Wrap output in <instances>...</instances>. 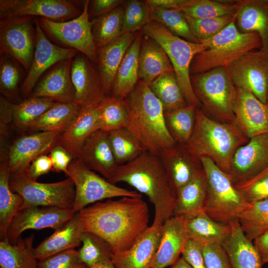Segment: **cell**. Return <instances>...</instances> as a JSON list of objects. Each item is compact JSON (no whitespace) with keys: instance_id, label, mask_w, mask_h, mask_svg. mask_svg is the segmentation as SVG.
<instances>
[{"instance_id":"b9f144b4","label":"cell","mask_w":268,"mask_h":268,"mask_svg":"<svg viewBox=\"0 0 268 268\" xmlns=\"http://www.w3.org/2000/svg\"><path fill=\"white\" fill-rule=\"evenodd\" d=\"M124 8L119 6L92 21V32L97 48L102 47L122 34Z\"/></svg>"},{"instance_id":"681fc988","label":"cell","mask_w":268,"mask_h":268,"mask_svg":"<svg viewBox=\"0 0 268 268\" xmlns=\"http://www.w3.org/2000/svg\"><path fill=\"white\" fill-rule=\"evenodd\" d=\"M249 203L268 198V166L254 176L234 184Z\"/></svg>"},{"instance_id":"9f6ffc18","label":"cell","mask_w":268,"mask_h":268,"mask_svg":"<svg viewBox=\"0 0 268 268\" xmlns=\"http://www.w3.org/2000/svg\"><path fill=\"white\" fill-rule=\"evenodd\" d=\"M50 152L49 156L52 162V170L65 173L69 165L74 159L73 156L64 147L59 145H55Z\"/></svg>"},{"instance_id":"816d5d0a","label":"cell","mask_w":268,"mask_h":268,"mask_svg":"<svg viewBox=\"0 0 268 268\" xmlns=\"http://www.w3.org/2000/svg\"><path fill=\"white\" fill-rule=\"evenodd\" d=\"M151 20L150 8L145 1L129 0L124 8L122 34L135 32Z\"/></svg>"},{"instance_id":"8fae6325","label":"cell","mask_w":268,"mask_h":268,"mask_svg":"<svg viewBox=\"0 0 268 268\" xmlns=\"http://www.w3.org/2000/svg\"><path fill=\"white\" fill-rule=\"evenodd\" d=\"M89 0L84 1L82 11L77 17L58 22L41 17H34L45 33L55 40L79 51L97 63V50L92 32V21L89 20Z\"/></svg>"},{"instance_id":"4316f807","label":"cell","mask_w":268,"mask_h":268,"mask_svg":"<svg viewBox=\"0 0 268 268\" xmlns=\"http://www.w3.org/2000/svg\"><path fill=\"white\" fill-rule=\"evenodd\" d=\"M136 35L135 32L123 33L108 44L97 48L99 75L106 94L112 91L118 67Z\"/></svg>"},{"instance_id":"11a10c76","label":"cell","mask_w":268,"mask_h":268,"mask_svg":"<svg viewBox=\"0 0 268 268\" xmlns=\"http://www.w3.org/2000/svg\"><path fill=\"white\" fill-rule=\"evenodd\" d=\"M182 255L193 268H206L202 246L198 243L188 239L182 250Z\"/></svg>"},{"instance_id":"7c38bea8","label":"cell","mask_w":268,"mask_h":268,"mask_svg":"<svg viewBox=\"0 0 268 268\" xmlns=\"http://www.w3.org/2000/svg\"><path fill=\"white\" fill-rule=\"evenodd\" d=\"M32 17H12L0 19V53L15 59L28 72L36 46V29Z\"/></svg>"},{"instance_id":"6da1fadb","label":"cell","mask_w":268,"mask_h":268,"mask_svg":"<svg viewBox=\"0 0 268 268\" xmlns=\"http://www.w3.org/2000/svg\"><path fill=\"white\" fill-rule=\"evenodd\" d=\"M78 213L85 231L103 239L114 254L130 249L149 227V210L142 197L98 201Z\"/></svg>"},{"instance_id":"f1b7e54d","label":"cell","mask_w":268,"mask_h":268,"mask_svg":"<svg viewBox=\"0 0 268 268\" xmlns=\"http://www.w3.org/2000/svg\"><path fill=\"white\" fill-rule=\"evenodd\" d=\"M231 232L222 246L232 268H262L263 263L254 243L245 234L238 220L229 223Z\"/></svg>"},{"instance_id":"9c48e42d","label":"cell","mask_w":268,"mask_h":268,"mask_svg":"<svg viewBox=\"0 0 268 268\" xmlns=\"http://www.w3.org/2000/svg\"><path fill=\"white\" fill-rule=\"evenodd\" d=\"M190 79L196 95L209 111L222 118H234L236 87L226 67L191 75Z\"/></svg>"},{"instance_id":"52a82bcc","label":"cell","mask_w":268,"mask_h":268,"mask_svg":"<svg viewBox=\"0 0 268 268\" xmlns=\"http://www.w3.org/2000/svg\"><path fill=\"white\" fill-rule=\"evenodd\" d=\"M144 35L155 41L164 49L188 105L199 106L190 79V66L194 57L206 48L201 43L188 41L172 33L161 24L151 20L142 29Z\"/></svg>"},{"instance_id":"7dc6e473","label":"cell","mask_w":268,"mask_h":268,"mask_svg":"<svg viewBox=\"0 0 268 268\" xmlns=\"http://www.w3.org/2000/svg\"><path fill=\"white\" fill-rule=\"evenodd\" d=\"M82 246L78 250L80 259L86 267L112 260L113 252L109 245L97 235L84 231L81 237Z\"/></svg>"},{"instance_id":"f5cc1de1","label":"cell","mask_w":268,"mask_h":268,"mask_svg":"<svg viewBox=\"0 0 268 268\" xmlns=\"http://www.w3.org/2000/svg\"><path fill=\"white\" fill-rule=\"evenodd\" d=\"M78 250H67L39 261L38 268H86Z\"/></svg>"},{"instance_id":"7a4b0ae2","label":"cell","mask_w":268,"mask_h":268,"mask_svg":"<svg viewBox=\"0 0 268 268\" xmlns=\"http://www.w3.org/2000/svg\"><path fill=\"white\" fill-rule=\"evenodd\" d=\"M126 183L143 194L153 205V224L162 225L173 216L176 193L159 156L144 151L126 164L119 165L109 181Z\"/></svg>"},{"instance_id":"30bf717a","label":"cell","mask_w":268,"mask_h":268,"mask_svg":"<svg viewBox=\"0 0 268 268\" xmlns=\"http://www.w3.org/2000/svg\"><path fill=\"white\" fill-rule=\"evenodd\" d=\"M65 174L72 179L75 185V196L72 208L75 212L105 199L142 197V195L135 191L118 187L102 178L77 160H72Z\"/></svg>"},{"instance_id":"d6986e66","label":"cell","mask_w":268,"mask_h":268,"mask_svg":"<svg viewBox=\"0 0 268 268\" xmlns=\"http://www.w3.org/2000/svg\"><path fill=\"white\" fill-rule=\"evenodd\" d=\"M233 112L235 121L247 137L268 134V105L250 91L236 87Z\"/></svg>"},{"instance_id":"484cf974","label":"cell","mask_w":268,"mask_h":268,"mask_svg":"<svg viewBox=\"0 0 268 268\" xmlns=\"http://www.w3.org/2000/svg\"><path fill=\"white\" fill-rule=\"evenodd\" d=\"M85 231L78 212L64 225L55 230L34 248V255L39 261L62 252L79 246L81 237Z\"/></svg>"},{"instance_id":"d590c367","label":"cell","mask_w":268,"mask_h":268,"mask_svg":"<svg viewBox=\"0 0 268 268\" xmlns=\"http://www.w3.org/2000/svg\"><path fill=\"white\" fill-rule=\"evenodd\" d=\"M34 235L18 238L15 244L7 238L0 242V268H38L34 255Z\"/></svg>"},{"instance_id":"1f68e13d","label":"cell","mask_w":268,"mask_h":268,"mask_svg":"<svg viewBox=\"0 0 268 268\" xmlns=\"http://www.w3.org/2000/svg\"><path fill=\"white\" fill-rule=\"evenodd\" d=\"M144 38L139 53L138 77L149 85L161 74L174 71V69L162 47L150 37Z\"/></svg>"},{"instance_id":"db71d44e","label":"cell","mask_w":268,"mask_h":268,"mask_svg":"<svg viewBox=\"0 0 268 268\" xmlns=\"http://www.w3.org/2000/svg\"><path fill=\"white\" fill-rule=\"evenodd\" d=\"M206 268H232L228 256L221 245L202 246Z\"/></svg>"},{"instance_id":"680465c9","label":"cell","mask_w":268,"mask_h":268,"mask_svg":"<svg viewBox=\"0 0 268 268\" xmlns=\"http://www.w3.org/2000/svg\"><path fill=\"white\" fill-rule=\"evenodd\" d=\"M121 0H94L91 2L88 13L90 16L99 17L114 10L123 2Z\"/></svg>"},{"instance_id":"603a6c76","label":"cell","mask_w":268,"mask_h":268,"mask_svg":"<svg viewBox=\"0 0 268 268\" xmlns=\"http://www.w3.org/2000/svg\"><path fill=\"white\" fill-rule=\"evenodd\" d=\"M75 160L90 170L99 172L108 181L119 166L112 150L108 134L101 130L94 132L86 140Z\"/></svg>"},{"instance_id":"e7e4bbea","label":"cell","mask_w":268,"mask_h":268,"mask_svg":"<svg viewBox=\"0 0 268 268\" xmlns=\"http://www.w3.org/2000/svg\"><path fill=\"white\" fill-rule=\"evenodd\" d=\"M86 268H116L112 260H107L100 262Z\"/></svg>"},{"instance_id":"be15d7a7","label":"cell","mask_w":268,"mask_h":268,"mask_svg":"<svg viewBox=\"0 0 268 268\" xmlns=\"http://www.w3.org/2000/svg\"><path fill=\"white\" fill-rule=\"evenodd\" d=\"M171 268H193L185 259L182 257L171 265Z\"/></svg>"},{"instance_id":"003e7915","label":"cell","mask_w":268,"mask_h":268,"mask_svg":"<svg viewBox=\"0 0 268 268\" xmlns=\"http://www.w3.org/2000/svg\"></svg>"},{"instance_id":"ab89813d","label":"cell","mask_w":268,"mask_h":268,"mask_svg":"<svg viewBox=\"0 0 268 268\" xmlns=\"http://www.w3.org/2000/svg\"><path fill=\"white\" fill-rule=\"evenodd\" d=\"M238 220L245 235L253 241L268 230V198L249 203Z\"/></svg>"},{"instance_id":"03108f58","label":"cell","mask_w":268,"mask_h":268,"mask_svg":"<svg viewBox=\"0 0 268 268\" xmlns=\"http://www.w3.org/2000/svg\"><path fill=\"white\" fill-rule=\"evenodd\" d=\"M267 104L268 105V95H267Z\"/></svg>"},{"instance_id":"d6a6232c","label":"cell","mask_w":268,"mask_h":268,"mask_svg":"<svg viewBox=\"0 0 268 268\" xmlns=\"http://www.w3.org/2000/svg\"><path fill=\"white\" fill-rule=\"evenodd\" d=\"M141 42V34L139 32L128 49L117 71L111 91L112 95L124 99L137 84Z\"/></svg>"},{"instance_id":"7402d4cb","label":"cell","mask_w":268,"mask_h":268,"mask_svg":"<svg viewBox=\"0 0 268 268\" xmlns=\"http://www.w3.org/2000/svg\"><path fill=\"white\" fill-rule=\"evenodd\" d=\"M162 225L152 224L128 250L113 254L116 268H150L160 243Z\"/></svg>"},{"instance_id":"ffe728a7","label":"cell","mask_w":268,"mask_h":268,"mask_svg":"<svg viewBox=\"0 0 268 268\" xmlns=\"http://www.w3.org/2000/svg\"><path fill=\"white\" fill-rule=\"evenodd\" d=\"M268 166V134H265L250 138L248 143L237 149L228 175L235 184Z\"/></svg>"},{"instance_id":"cb8c5ba5","label":"cell","mask_w":268,"mask_h":268,"mask_svg":"<svg viewBox=\"0 0 268 268\" xmlns=\"http://www.w3.org/2000/svg\"><path fill=\"white\" fill-rule=\"evenodd\" d=\"M159 156L175 193L201 171L196 161L198 157L187 144L176 143Z\"/></svg>"},{"instance_id":"44dd1931","label":"cell","mask_w":268,"mask_h":268,"mask_svg":"<svg viewBox=\"0 0 268 268\" xmlns=\"http://www.w3.org/2000/svg\"><path fill=\"white\" fill-rule=\"evenodd\" d=\"M72 59L62 61L54 65L37 83L30 97L48 98L55 102L76 103L70 75Z\"/></svg>"},{"instance_id":"f907efd6","label":"cell","mask_w":268,"mask_h":268,"mask_svg":"<svg viewBox=\"0 0 268 268\" xmlns=\"http://www.w3.org/2000/svg\"><path fill=\"white\" fill-rule=\"evenodd\" d=\"M190 28L200 43L221 32L230 23L234 22L236 15H228L212 18L198 19L185 15Z\"/></svg>"},{"instance_id":"9a60e30c","label":"cell","mask_w":268,"mask_h":268,"mask_svg":"<svg viewBox=\"0 0 268 268\" xmlns=\"http://www.w3.org/2000/svg\"><path fill=\"white\" fill-rule=\"evenodd\" d=\"M33 20L36 46L30 68L20 88L24 98L31 95L41 76L47 69L60 62L73 59L78 52L73 49L61 47L52 43L35 18Z\"/></svg>"},{"instance_id":"94428289","label":"cell","mask_w":268,"mask_h":268,"mask_svg":"<svg viewBox=\"0 0 268 268\" xmlns=\"http://www.w3.org/2000/svg\"><path fill=\"white\" fill-rule=\"evenodd\" d=\"M191 0H147L145 1L149 7H162L180 10Z\"/></svg>"},{"instance_id":"836d02e7","label":"cell","mask_w":268,"mask_h":268,"mask_svg":"<svg viewBox=\"0 0 268 268\" xmlns=\"http://www.w3.org/2000/svg\"><path fill=\"white\" fill-rule=\"evenodd\" d=\"M188 238L201 246L221 245L227 239L231 232L230 224L217 222L204 210L194 217L186 220Z\"/></svg>"},{"instance_id":"6f0895ef","label":"cell","mask_w":268,"mask_h":268,"mask_svg":"<svg viewBox=\"0 0 268 268\" xmlns=\"http://www.w3.org/2000/svg\"><path fill=\"white\" fill-rule=\"evenodd\" d=\"M52 168V162L50 156L43 154L31 163L25 173L30 179L36 181L41 176L48 173Z\"/></svg>"},{"instance_id":"5b68a950","label":"cell","mask_w":268,"mask_h":268,"mask_svg":"<svg viewBox=\"0 0 268 268\" xmlns=\"http://www.w3.org/2000/svg\"><path fill=\"white\" fill-rule=\"evenodd\" d=\"M201 43L206 48L193 58L190 66L191 75L226 67L242 56L262 47L261 39L257 33L241 32L234 21L215 36Z\"/></svg>"},{"instance_id":"ee69618b","label":"cell","mask_w":268,"mask_h":268,"mask_svg":"<svg viewBox=\"0 0 268 268\" xmlns=\"http://www.w3.org/2000/svg\"><path fill=\"white\" fill-rule=\"evenodd\" d=\"M107 134L112 150L119 166L132 161L144 151L137 140L126 128Z\"/></svg>"},{"instance_id":"f35d334b","label":"cell","mask_w":268,"mask_h":268,"mask_svg":"<svg viewBox=\"0 0 268 268\" xmlns=\"http://www.w3.org/2000/svg\"><path fill=\"white\" fill-rule=\"evenodd\" d=\"M197 107L187 106L173 111H164L167 129L176 143L186 144L195 127Z\"/></svg>"},{"instance_id":"8992f818","label":"cell","mask_w":268,"mask_h":268,"mask_svg":"<svg viewBox=\"0 0 268 268\" xmlns=\"http://www.w3.org/2000/svg\"><path fill=\"white\" fill-rule=\"evenodd\" d=\"M206 182L204 212L214 221L229 224L238 219L249 203L235 188L230 176L211 159L199 157Z\"/></svg>"},{"instance_id":"5bb4252c","label":"cell","mask_w":268,"mask_h":268,"mask_svg":"<svg viewBox=\"0 0 268 268\" xmlns=\"http://www.w3.org/2000/svg\"><path fill=\"white\" fill-rule=\"evenodd\" d=\"M74 1L67 0H0V19L12 17H41L66 21L82 12Z\"/></svg>"},{"instance_id":"3957f363","label":"cell","mask_w":268,"mask_h":268,"mask_svg":"<svg viewBox=\"0 0 268 268\" xmlns=\"http://www.w3.org/2000/svg\"><path fill=\"white\" fill-rule=\"evenodd\" d=\"M124 101L126 128L144 151L159 156L176 144L166 125L163 107L147 84L140 80Z\"/></svg>"},{"instance_id":"f6af8a7d","label":"cell","mask_w":268,"mask_h":268,"mask_svg":"<svg viewBox=\"0 0 268 268\" xmlns=\"http://www.w3.org/2000/svg\"><path fill=\"white\" fill-rule=\"evenodd\" d=\"M19 64H20L15 59L8 54H0V93L14 104H18L23 101L19 95L20 91L19 89V84L21 70Z\"/></svg>"},{"instance_id":"91938a15","label":"cell","mask_w":268,"mask_h":268,"mask_svg":"<svg viewBox=\"0 0 268 268\" xmlns=\"http://www.w3.org/2000/svg\"><path fill=\"white\" fill-rule=\"evenodd\" d=\"M13 103L3 96L0 98V140L6 135V126L9 121H13Z\"/></svg>"},{"instance_id":"e0dca14e","label":"cell","mask_w":268,"mask_h":268,"mask_svg":"<svg viewBox=\"0 0 268 268\" xmlns=\"http://www.w3.org/2000/svg\"><path fill=\"white\" fill-rule=\"evenodd\" d=\"M61 134L59 132H38L17 139L7 153L10 175L25 172L35 158L50 152L57 145Z\"/></svg>"},{"instance_id":"ac0fdd59","label":"cell","mask_w":268,"mask_h":268,"mask_svg":"<svg viewBox=\"0 0 268 268\" xmlns=\"http://www.w3.org/2000/svg\"><path fill=\"white\" fill-rule=\"evenodd\" d=\"M70 75L76 103L81 108L97 107L107 96L100 75L83 54L72 59Z\"/></svg>"},{"instance_id":"60d3db41","label":"cell","mask_w":268,"mask_h":268,"mask_svg":"<svg viewBox=\"0 0 268 268\" xmlns=\"http://www.w3.org/2000/svg\"><path fill=\"white\" fill-rule=\"evenodd\" d=\"M99 130L108 133L126 128L127 111L124 99L107 96L98 107Z\"/></svg>"},{"instance_id":"277c9868","label":"cell","mask_w":268,"mask_h":268,"mask_svg":"<svg viewBox=\"0 0 268 268\" xmlns=\"http://www.w3.org/2000/svg\"><path fill=\"white\" fill-rule=\"evenodd\" d=\"M241 142L233 126L214 121L197 109L194 131L186 144L198 157L209 158L229 175L234 154Z\"/></svg>"},{"instance_id":"e575fe53","label":"cell","mask_w":268,"mask_h":268,"mask_svg":"<svg viewBox=\"0 0 268 268\" xmlns=\"http://www.w3.org/2000/svg\"><path fill=\"white\" fill-rule=\"evenodd\" d=\"M10 173L8 154L0 153V239L7 238L8 227L23 202L22 197L13 192L9 186Z\"/></svg>"},{"instance_id":"f546056e","label":"cell","mask_w":268,"mask_h":268,"mask_svg":"<svg viewBox=\"0 0 268 268\" xmlns=\"http://www.w3.org/2000/svg\"><path fill=\"white\" fill-rule=\"evenodd\" d=\"M236 18L238 30L257 33L262 41L260 51L268 53V0L249 1L239 5Z\"/></svg>"},{"instance_id":"6125c7cd","label":"cell","mask_w":268,"mask_h":268,"mask_svg":"<svg viewBox=\"0 0 268 268\" xmlns=\"http://www.w3.org/2000/svg\"><path fill=\"white\" fill-rule=\"evenodd\" d=\"M253 241L263 264L268 263V230L257 237Z\"/></svg>"},{"instance_id":"2e32d148","label":"cell","mask_w":268,"mask_h":268,"mask_svg":"<svg viewBox=\"0 0 268 268\" xmlns=\"http://www.w3.org/2000/svg\"><path fill=\"white\" fill-rule=\"evenodd\" d=\"M72 209L57 207H29L19 210L7 230V238L15 244L21 234L29 229L50 228L56 230L64 225L74 215Z\"/></svg>"},{"instance_id":"74e56055","label":"cell","mask_w":268,"mask_h":268,"mask_svg":"<svg viewBox=\"0 0 268 268\" xmlns=\"http://www.w3.org/2000/svg\"><path fill=\"white\" fill-rule=\"evenodd\" d=\"M148 86L161 103L164 111L175 110L188 105L174 71L161 74Z\"/></svg>"},{"instance_id":"d4e9b609","label":"cell","mask_w":268,"mask_h":268,"mask_svg":"<svg viewBox=\"0 0 268 268\" xmlns=\"http://www.w3.org/2000/svg\"><path fill=\"white\" fill-rule=\"evenodd\" d=\"M186 220L172 216L163 223L160 243L150 268H165L179 258L189 239Z\"/></svg>"},{"instance_id":"83f0119b","label":"cell","mask_w":268,"mask_h":268,"mask_svg":"<svg viewBox=\"0 0 268 268\" xmlns=\"http://www.w3.org/2000/svg\"><path fill=\"white\" fill-rule=\"evenodd\" d=\"M98 107L81 108L78 115L60 136L57 145L66 149L74 159L86 140L99 130Z\"/></svg>"},{"instance_id":"7bdbcfd3","label":"cell","mask_w":268,"mask_h":268,"mask_svg":"<svg viewBox=\"0 0 268 268\" xmlns=\"http://www.w3.org/2000/svg\"><path fill=\"white\" fill-rule=\"evenodd\" d=\"M149 8L152 20L161 24L176 36L191 42L201 43L192 33L182 11L159 6Z\"/></svg>"},{"instance_id":"8d00e7d4","label":"cell","mask_w":268,"mask_h":268,"mask_svg":"<svg viewBox=\"0 0 268 268\" xmlns=\"http://www.w3.org/2000/svg\"><path fill=\"white\" fill-rule=\"evenodd\" d=\"M81 107L76 103H55L29 129L38 132L63 133L78 115Z\"/></svg>"},{"instance_id":"4fadbf2b","label":"cell","mask_w":268,"mask_h":268,"mask_svg":"<svg viewBox=\"0 0 268 268\" xmlns=\"http://www.w3.org/2000/svg\"><path fill=\"white\" fill-rule=\"evenodd\" d=\"M236 87L251 92L260 101L267 104L268 53L249 52L226 67Z\"/></svg>"},{"instance_id":"ba28073f","label":"cell","mask_w":268,"mask_h":268,"mask_svg":"<svg viewBox=\"0 0 268 268\" xmlns=\"http://www.w3.org/2000/svg\"><path fill=\"white\" fill-rule=\"evenodd\" d=\"M9 183L11 190L23 198L19 210L33 206L73 208L75 188L69 177L59 182L43 183L30 179L24 172L10 175Z\"/></svg>"},{"instance_id":"bcb514c9","label":"cell","mask_w":268,"mask_h":268,"mask_svg":"<svg viewBox=\"0 0 268 268\" xmlns=\"http://www.w3.org/2000/svg\"><path fill=\"white\" fill-rule=\"evenodd\" d=\"M55 102L43 97H30L14 104L13 123L17 128H29Z\"/></svg>"},{"instance_id":"c3c4849f","label":"cell","mask_w":268,"mask_h":268,"mask_svg":"<svg viewBox=\"0 0 268 268\" xmlns=\"http://www.w3.org/2000/svg\"><path fill=\"white\" fill-rule=\"evenodd\" d=\"M239 4L210 0H191L180 9L190 17L203 19L212 18L228 15H236Z\"/></svg>"},{"instance_id":"4dcf8cb0","label":"cell","mask_w":268,"mask_h":268,"mask_svg":"<svg viewBox=\"0 0 268 268\" xmlns=\"http://www.w3.org/2000/svg\"><path fill=\"white\" fill-rule=\"evenodd\" d=\"M206 197V182L201 170L176 193L173 216L188 219L203 210Z\"/></svg>"}]
</instances>
